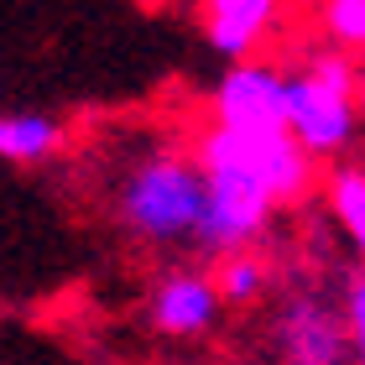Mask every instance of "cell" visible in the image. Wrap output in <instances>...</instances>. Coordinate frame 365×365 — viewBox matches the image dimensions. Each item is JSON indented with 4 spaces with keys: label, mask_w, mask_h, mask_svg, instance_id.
<instances>
[{
    "label": "cell",
    "mask_w": 365,
    "mask_h": 365,
    "mask_svg": "<svg viewBox=\"0 0 365 365\" xmlns=\"http://www.w3.org/2000/svg\"><path fill=\"white\" fill-rule=\"evenodd\" d=\"M115 214L130 235L152 245H198L209 220V173L173 146L146 152L115 188Z\"/></svg>",
    "instance_id": "6da1fadb"
},
{
    "label": "cell",
    "mask_w": 365,
    "mask_h": 365,
    "mask_svg": "<svg viewBox=\"0 0 365 365\" xmlns=\"http://www.w3.org/2000/svg\"><path fill=\"white\" fill-rule=\"evenodd\" d=\"M287 130L313 162H334L360 130V68L329 47L287 78Z\"/></svg>",
    "instance_id": "7a4b0ae2"
},
{
    "label": "cell",
    "mask_w": 365,
    "mask_h": 365,
    "mask_svg": "<svg viewBox=\"0 0 365 365\" xmlns=\"http://www.w3.org/2000/svg\"><path fill=\"white\" fill-rule=\"evenodd\" d=\"M204 168H240L272 188L277 204H292L313 188V157L292 141V130H240V125H209L193 152Z\"/></svg>",
    "instance_id": "3957f363"
},
{
    "label": "cell",
    "mask_w": 365,
    "mask_h": 365,
    "mask_svg": "<svg viewBox=\"0 0 365 365\" xmlns=\"http://www.w3.org/2000/svg\"><path fill=\"white\" fill-rule=\"evenodd\" d=\"M209 173V220H204V251H245V240H256L267 230L277 198L261 178L240 168H204Z\"/></svg>",
    "instance_id": "277c9868"
},
{
    "label": "cell",
    "mask_w": 365,
    "mask_h": 365,
    "mask_svg": "<svg viewBox=\"0 0 365 365\" xmlns=\"http://www.w3.org/2000/svg\"><path fill=\"white\" fill-rule=\"evenodd\" d=\"M214 125L287 130V73L272 63H235L214 89Z\"/></svg>",
    "instance_id": "5b68a950"
},
{
    "label": "cell",
    "mask_w": 365,
    "mask_h": 365,
    "mask_svg": "<svg viewBox=\"0 0 365 365\" xmlns=\"http://www.w3.org/2000/svg\"><path fill=\"white\" fill-rule=\"evenodd\" d=\"M225 297L209 272H173L152 287V329L173 339H193L220 319Z\"/></svg>",
    "instance_id": "8992f818"
},
{
    "label": "cell",
    "mask_w": 365,
    "mask_h": 365,
    "mask_svg": "<svg viewBox=\"0 0 365 365\" xmlns=\"http://www.w3.org/2000/svg\"><path fill=\"white\" fill-rule=\"evenodd\" d=\"M344 339H350V329L319 297H292L277 319V344L287 365H339Z\"/></svg>",
    "instance_id": "52a82bcc"
},
{
    "label": "cell",
    "mask_w": 365,
    "mask_h": 365,
    "mask_svg": "<svg viewBox=\"0 0 365 365\" xmlns=\"http://www.w3.org/2000/svg\"><path fill=\"white\" fill-rule=\"evenodd\" d=\"M277 26V0H209V21L204 37L220 58L230 63H251L256 42Z\"/></svg>",
    "instance_id": "ba28073f"
},
{
    "label": "cell",
    "mask_w": 365,
    "mask_h": 365,
    "mask_svg": "<svg viewBox=\"0 0 365 365\" xmlns=\"http://www.w3.org/2000/svg\"><path fill=\"white\" fill-rule=\"evenodd\" d=\"M63 120L42 110H21V115H0V162L11 168H37V162L58 157L63 146Z\"/></svg>",
    "instance_id": "9c48e42d"
},
{
    "label": "cell",
    "mask_w": 365,
    "mask_h": 365,
    "mask_svg": "<svg viewBox=\"0 0 365 365\" xmlns=\"http://www.w3.org/2000/svg\"><path fill=\"white\" fill-rule=\"evenodd\" d=\"M324 193H329V214L339 220L344 240L365 256V168L360 162H334L324 178Z\"/></svg>",
    "instance_id": "30bf717a"
},
{
    "label": "cell",
    "mask_w": 365,
    "mask_h": 365,
    "mask_svg": "<svg viewBox=\"0 0 365 365\" xmlns=\"http://www.w3.org/2000/svg\"><path fill=\"white\" fill-rule=\"evenodd\" d=\"M214 282H220L225 303H256L261 287H267V267H261L251 251H230L220 261V272H214Z\"/></svg>",
    "instance_id": "8fae6325"
},
{
    "label": "cell",
    "mask_w": 365,
    "mask_h": 365,
    "mask_svg": "<svg viewBox=\"0 0 365 365\" xmlns=\"http://www.w3.org/2000/svg\"><path fill=\"white\" fill-rule=\"evenodd\" d=\"M319 21L339 53H365V0H324Z\"/></svg>",
    "instance_id": "7c38bea8"
},
{
    "label": "cell",
    "mask_w": 365,
    "mask_h": 365,
    "mask_svg": "<svg viewBox=\"0 0 365 365\" xmlns=\"http://www.w3.org/2000/svg\"><path fill=\"white\" fill-rule=\"evenodd\" d=\"M344 329H350V344H365V277L344 297Z\"/></svg>",
    "instance_id": "4fadbf2b"
},
{
    "label": "cell",
    "mask_w": 365,
    "mask_h": 365,
    "mask_svg": "<svg viewBox=\"0 0 365 365\" xmlns=\"http://www.w3.org/2000/svg\"><path fill=\"white\" fill-rule=\"evenodd\" d=\"M360 115H365V63H360Z\"/></svg>",
    "instance_id": "5bb4252c"
},
{
    "label": "cell",
    "mask_w": 365,
    "mask_h": 365,
    "mask_svg": "<svg viewBox=\"0 0 365 365\" xmlns=\"http://www.w3.org/2000/svg\"><path fill=\"white\" fill-rule=\"evenodd\" d=\"M355 355H360V365H365V344H355Z\"/></svg>",
    "instance_id": "9a60e30c"
}]
</instances>
